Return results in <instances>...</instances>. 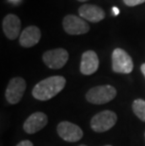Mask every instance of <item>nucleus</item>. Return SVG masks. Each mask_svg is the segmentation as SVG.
Wrapping results in <instances>:
<instances>
[{
  "label": "nucleus",
  "instance_id": "nucleus-1",
  "mask_svg": "<svg viewBox=\"0 0 145 146\" xmlns=\"http://www.w3.org/2000/svg\"><path fill=\"white\" fill-rule=\"evenodd\" d=\"M66 79L61 76H54L40 81L32 90L33 97L39 101H47L55 97L65 87Z\"/></svg>",
  "mask_w": 145,
  "mask_h": 146
},
{
  "label": "nucleus",
  "instance_id": "nucleus-2",
  "mask_svg": "<svg viewBox=\"0 0 145 146\" xmlns=\"http://www.w3.org/2000/svg\"><path fill=\"white\" fill-rule=\"evenodd\" d=\"M117 95V91L113 86L102 85L89 89L86 94V99L89 103L103 105L112 101Z\"/></svg>",
  "mask_w": 145,
  "mask_h": 146
},
{
  "label": "nucleus",
  "instance_id": "nucleus-3",
  "mask_svg": "<svg viewBox=\"0 0 145 146\" xmlns=\"http://www.w3.org/2000/svg\"><path fill=\"white\" fill-rule=\"evenodd\" d=\"M118 117L111 110H104L95 114L91 120V127L94 132L102 133L111 129L117 123Z\"/></svg>",
  "mask_w": 145,
  "mask_h": 146
},
{
  "label": "nucleus",
  "instance_id": "nucleus-4",
  "mask_svg": "<svg viewBox=\"0 0 145 146\" xmlns=\"http://www.w3.org/2000/svg\"><path fill=\"white\" fill-rule=\"evenodd\" d=\"M112 70L118 74H130L134 64L128 53L122 48H116L112 52Z\"/></svg>",
  "mask_w": 145,
  "mask_h": 146
},
{
  "label": "nucleus",
  "instance_id": "nucleus-5",
  "mask_svg": "<svg viewBox=\"0 0 145 146\" xmlns=\"http://www.w3.org/2000/svg\"><path fill=\"white\" fill-rule=\"evenodd\" d=\"M69 60V53L64 48H56L48 50L42 55L44 64L50 69L58 70L62 68Z\"/></svg>",
  "mask_w": 145,
  "mask_h": 146
},
{
  "label": "nucleus",
  "instance_id": "nucleus-6",
  "mask_svg": "<svg viewBox=\"0 0 145 146\" xmlns=\"http://www.w3.org/2000/svg\"><path fill=\"white\" fill-rule=\"evenodd\" d=\"M26 89V80L22 77H13L10 80L7 89H6L5 96L7 101L11 105L19 103L23 98Z\"/></svg>",
  "mask_w": 145,
  "mask_h": 146
},
{
  "label": "nucleus",
  "instance_id": "nucleus-7",
  "mask_svg": "<svg viewBox=\"0 0 145 146\" xmlns=\"http://www.w3.org/2000/svg\"><path fill=\"white\" fill-rule=\"evenodd\" d=\"M62 27L69 35H81L89 32V26L81 17L73 14H68L63 18Z\"/></svg>",
  "mask_w": 145,
  "mask_h": 146
},
{
  "label": "nucleus",
  "instance_id": "nucleus-8",
  "mask_svg": "<svg viewBox=\"0 0 145 146\" xmlns=\"http://www.w3.org/2000/svg\"><path fill=\"white\" fill-rule=\"evenodd\" d=\"M57 132L61 139L69 142H76L83 137V131L78 125L73 123L63 121L57 126Z\"/></svg>",
  "mask_w": 145,
  "mask_h": 146
},
{
  "label": "nucleus",
  "instance_id": "nucleus-9",
  "mask_svg": "<svg viewBox=\"0 0 145 146\" xmlns=\"http://www.w3.org/2000/svg\"><path fill=\"white\" fill-rule=\"evenodd\" d=\"M48 117L44 112H34L24 123V130L27 134H34L47 125Z\"/></svg>",
  "mask_w": 145,
  "mask_h": 146
},
{
  "label": "nucleus",
  "instance_id": "nucleus-10",
  "mask_svg": "<svg viewBox=\"0 0 145 146\" xmlns=\"http://www.w3.org/2000/svg\"><path fill=\"white\" fill-rule=\"evenodd\" d=\"M99 68V58L97 54L92 50H88L82 54L80 72L85 76L94 74Z\"/></svg>",
  "mask_w": 145,
  "mask_h": 146
},
{
  "label": "nucleus",
  "instance_id": "nucleus-11",
  "mask_svg": "<svg viewBox=\"0 0 145 146\" xmlns=\"http://www.w3.org/2000/svg\"><path fill=\"white\" fill-rule=\"evenodd\" d=\"M79 17L91 23H98L105 19L106 13L104 10L96 5L84 4L78 9Z\"/></svg>",
  "mask_w": 145,
  "mask_h": 146
},
{
  "label": "nucleus",
  "instance_id": "nucleus-12",
  "mask_svg": "<svg viewBox=\"0 0 145 146\" xmlns=\"http://www.w3.org/2000/svg\"><path fill=\"white\" fill-rule=\"evenodd\" d=\"M2 29L4 34L9 40L13 41L19 36L21 29V21L15 14L6 15L2 22Z\"/></svg>",
  "mask_w": 145,
  "mask_h": 146
},
{
  "label": "nucleus",
  "instance_id": "nucleus-13",
  "mask_svg": "<svg viewBox=\"0 0 145 146\" xmlns=\"http://www.w3.org/2000/svg\"><path fill=\"white\" fill-rule=\"evenodd\" d=\"M42 37V32L38 27L29 26L26 27L21 33L19 42L24 48H29L36 45L40 42Z\"/></svg>",
  "mask_w": 145,
  "mask_h": 146
},
{
  "label": "nucleus",
  "instance_id": "nucleus-14",
  "mask_svg": "<svg viewBox=\"0 0 145 146\" xmlns=\"http://www.w3.org/2000/svg\"><path fill=\"white\" fill-rule=\"evenodd\" d=\"M132 110L136 116L145 123V101L143 99H136L132 104Z\"/></svg>",
  "mask_w": 145,
  "mask_h": 146
},
{
  "label": "nucleus",
  "instance_id": "nucleus-15",
  "mask_svg": "<svg viewBox=\"0 0 145 146\" xmlns=\"http://www.w3.org/2000/svg\"><path fill=\"white\" fill-rule=\"evenodd\" d=\"M123 2L128 7H135V6L143 4L145 0H123Z\"/></svg>",
  "mask_w": 145,
  "mask_h": 146
},
{
  "label": "nucleus",
  "instance_id": "nucleus-16",
  "mask_svg": "<svg viewBox=\"0 0 145 146\" xmlns=\"http://www.w3.org/2000/svg\"><path fill=\"white\" fill-rule=\"evenodd\" d=\"M16 146H34V145L30 141H27V139H26V141H20Z\"/></svg>",
  "mask_w": 145,
  "mask_h": 146
},
{
  "label": "nucleus",
  "instance_id": "nucleus-17",
  "mask_svg": "<svg viewBox=\"0 0 145 146\" xmlns=\"http://www.w3.org/2000/svg\"><path fill=\"white\" fill-rule=\"evenodd\" d=\"M140 70H141V73H142V74H143V76H145V63H143V64L140 66Z\"/></svg>",
  "mask_w": 145,
  "mask_h": 146
},
{
  "label": "nucleus",
  "instance_id": "nucleus-18",
  "mask_svg": "<svg viewBox=\"0 0 145 146\" xmlns=\"http://www.w3.org/2000/svg\"><path fill=\"white\" fill-rule=\"evenodd\" d=\"M118 13H119V9L113 8V14H114V15H117Z\"/></svg>",
  "mask_w": 145,
  "mask_h": 146
},
{
  "label": "nucleus",
  "instance_id": "nucleus-19",
  "mask_svg": "<svg viewBox=\"0 0 145 146\" xmlns=\"http://www.w3.org/2000/svg\"><path fill=\"white\" fill-rule=\"evenodd\" d=\"M79 2H86V1H88V0H78Z\"/></svg>",
  "mask_w": 145,
  "mask_h": 146
},
{
  "label": "nucleus",
  "instance_id": "nucleus-20",
  "mask_svg": "<svg viewBox=\"0 0 145 146\" xmlns=\"http://www.w3.org/2000/svg\"><path fill=\"white\" fill-rule=\"evenodd\" d=\"M79 146H87V145H84V144H81V145H79Z\"/></svg>",
  "mask_w": 145,
  "mask_h": 146
},
{
  "label": "nucleus",
  "instance_id": "nucleus-21",
  "mask_svg": "<svg viewBox=\"0 0 145 146\" xmlns=\"http://www.w3.org/2000/svg\"><path fill=\"white\" fill-rule=\"evenodd\" d=\"M105 146H112V145H105Z\"/></svg>",
  "mask_w": 145,
  "mask_h": 146
},
{
  "label": "nucleus",
  "instance_id": "nucleus-22",
  "mask_svg": "<svg viewBox=\"0 0 145 146\" xmlns=\"http://www.w3.org/2000/svg\"><path fill=\"white\" fill-rule=\"evenodd\" d=\"M144 138H145V133H144Z\"/></svg>",
  "mask_w": 145,
  "mask_h": 146
}]
</instances>
